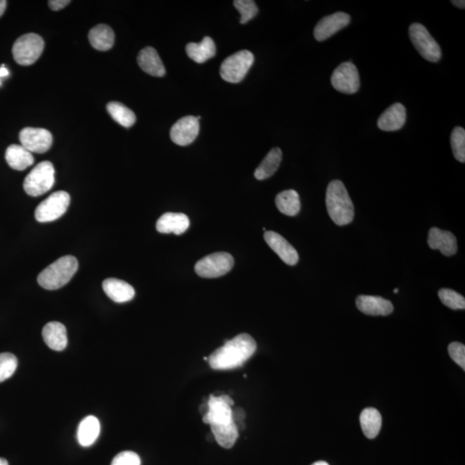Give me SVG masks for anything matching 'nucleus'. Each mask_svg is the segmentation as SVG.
<instances>
[{
  "instance_id": "nucleus-33",
  "label": "nucleus",
  "mask_w": 465,
  "mask_h": 465,
  "mask_svg": "<svg viewBox=\"0 0 465 465\" xmlns=\"http://www.w3.org/2000/svg\"><path fill=\"white\" fill-rule=\"evenodd\" d=\"M439 298L443 304L450 307V309L464 310L465 309V299L464 296L459 293L453 291L450 289H441L439 291Z\"/></svg>"
},
{
  "instance_id": "nucleus-36",
  "label": "nucleus",
  "mask_w": 465,
  "mask_h": 465,
  "mask_svg": "<svg viewBox=\"0 0 465 465\" xmlns=\"http://www.w3.org/2000/svg\"><path fill=\"white\" fill-rule=\"evenodd\" d=\"M448 352L454 362L465 370V346L462 343L453 342L448 346Z\"/></svg>"
},
{
  "instance_id": "nucleus-30",
  "label": "nucleus",
  "mask_w": 465,
  "mask_h": 465,
  "mask_svg": "<svg viewBox=\"0 0 465 465\" xmlns=\"http://www.w3.org/2000/svg\"><path fill=\"white\" fill-rule=\"evenodd\" d=\"M214 439L221 447L230 449L239 437V429L234 421L228 424L210 425Z\"/></svg>"
},
{
  "instance_id": "nucleus-34",
  "label": "nucleus",
  "mask_w": 465,
  "mask_h": 465,
  "mask_svg": "<svg viewBox=\"0 0 465 465\" xmlns=\"http://www.w3.org/2000/svg\"><path fill=\"white\" fill-rule=\"evenodd\" d=\"M17 367L15 355L10 353H0V382L12 377Z\"/></svg>"
},
{
  "instance_id": "nucleus-11",
  "label": "nucleus",
  "mask_w": 465,
  "mask_h": 465,
  "mask_svg": "<svg viewBox=\"0 0 465 465\" xmlns=\"http://www.w3.org/2000/svg\"><path fill=\"white\" fill-rule=\"evenodd\" d=\"M234 404V400L227 395L211 396L208 402V412L203 416V422L210 425L231 423L234 421L231 407Z\"/></svg>"
},
{
  "instance_id": "nucleus-6",
  "label": "nucleus",
  "mask_w": 465,
  "mask_h": 465,
  "mask_svg": "<svg viewBox=\"0 0 465 465\" xmlns=\"http://www.w3.org/2000/svg\"><path fill=\"white\" fill-rule=\"evenodd\" d=\"M253 62L255 56L248 50L236 52L221 63V76L230 83H239L245 78Z\"/></svg>"
},
{
  "instance_id": "nucleus-16",
  "label": "nucleus",
  "mask_w": 465,
  "mask_h": 465,
  "mask_svg": "<svg viewBox=\"0 0 465 465\" xmlns=\"http://www.w3.org/2000/svg\"><path fill=\"white\" fill-rule=\"evenodd\" d=\"M357 310L368 316H386L394 311V306L389 300L375 296H359L356 299Z\"/></svg>"
},
{
  "instance_id": "nucleus-31",
  "label": "nucleus",
  "mask_w": 465,
  "mask_h": 465,
  "mask_svg": "<svg viewBox=\"0 0 465 465\" xmlns=\"http://www.w3.org/2000/svg\"><path fill=\"white\" fill-rule=\"evenodd\" d=\"M107 110L117 123L125 128L133 126L137 121V117L130 109L118 102H110L107 105Z\"/></svg>"
},
{
  "instance_id": "nucleus-14",
  "label": "nucleus",
  "mask_w": 465,
  "mask_h": 465,
  "mask_svg": "<svg viewBox=\"0 0 465 465\" xmlns=\"http://www.w3.org/2000/svg\"><path fill=\"white\" fill-rule=\"evenodd\" d=\"M350 22V17L345 12H335L321 19L314 28V38L318 42H323L337 33Z\"/></svg>"
},
{
  "instance_id": "nucleus-28",
  "label": "nucleus",
  "mask_w": 465,
  "mask_h": 465,
  "mask_svg": "<svg viewBox=\"0 0 465 465\" xmlns=\"http://www.w3.org/2000/svg\"><path fill=\"white\" fill-rule=\"evenodd\" d=\"M282 153L280 149L274 148L264 157L262 162L257 167L255 177L257 180H264L276 173L282 162Z\"/></svg>"
},
{
  "instance_id": "nucleus-12",
  "label": "nucleus",
  "mask_w": 465,
  "mask_h": 465,
  "mask_svg": "<svg viewBox=\"0 0 465 465\" xmlns=\"http://www.w3.org/2000/svg\"><path fill=\"white\" fill-rule=\"evenodd\" d=\"M19 139L24 148L31 153H44L51 148L52 134L40 128H24L21 130Z\"/></svg>"
},
{
  "instance_id": "nucleus-26",
  "label": "nucleus",
  "mask_w": 465,
  "mask_h": 465,
  "mask_svg": "<svg viewBox=\"0 0 465 465\" xmlns=\"http://www.w3.org/2000/svg\"><path fill=\"white\" fill-rule=\"evenodd\" d=\"M99 421L95 416H89L82 420L78 425V441L82 446H91L99 438Z\"/></svg>"
},
{
  "instance_id": "nucleus-19",
  "label": "nucleus",
  "mask_w": 465,
  "mask_h": 465,
  "mask_svg": "<svg viewBox=\"0 0 465 465\" xmlns=\"http://www.w3.org/2000/svg\"><path fill=\"white\" fill-rule=\"evenodd\" d=\"M189 227V217L183 213H166L159 218L156 223L157 231L162 234H174L180 235L188 230Z\"/></svg>"
},
{
  "instance_id": "nucleus-42",
  "label": "nucleus",
  "mask_w": 465,
  "mask_h": 465,
  "mask_svg": "<svg viewBox=\"0 0 465 465\" xmlns=\"http://www.w3.org/2000/svg\"><path fill=\"white\" fill-rule=\"evenodd\" d=\"M0 465H9V464L7 462L6 459L0 457Z\"/></svg>"
},
{
  "instance_id": "nucleus-2",
  "label": "nucleus",
  "mask_w": 465,
  "mask_h": 465,
  "mask_svg": "<svg viewBox=\"0 0 465 465\" xmlns=\"http://www.w3.org/2000/svg\"><path fill=\"white\" fill-rule=\"evenodd\" d=\"M326 205L332 221L338 226L352 223L354 206L344 184L341 180L329 183L326 193Z\"/></svg>"
},
{
  "instance_id": "nucleus-43",
  "label": "nucleus",
  "mask_w": 465,
  "mask_h": 465,
  "mask_svg": "<svg viewBox=\"0 0 465 465\" xmlns=\"http://www.w3.org/2000/svg\"><path fill=\"white\" fill-rule=\"evenodd\" d=\"M312 465H329V464L327 462H324V461H318V462H316Z\"/></svg>"
},
{
  "instance_id": "nucleus-17",
  "label": "nucleus",
  "mask_w": 465,
  "mask_h": 465,
  "mask_svg": "<svg viewBox=\"0 0 465 465\" xmlns=\"http://www.w3.org/2000/svg\"><path fill=\"white\" fill-rule=\"evenodd\" d=\"M428 243L430 248L439 250L445 256H453L457 253V239L449 231L432 228L428 232Z\"/></svg>"
},
{
  "instance_id": "nucleus-15",
  "label": "nucleus",
  "mask_w": 465,
  "mask_h": 465,
  "mask_svg": "<svg viewBox=\"0 0 465 465\" xmlns=\"http://www.w3.org/2000/svg\"><path fill=\"white\" fill-rule=\"evenodd\" d=\"M264 238L268 246L285 264L289 266H296L298 264L299 260L298 252L282 235L276 232L266 231Z\"/></svg>"
},
{
  "instance_id": "nucleus-44",
  "label": "nucleus",
  "mask_w": 465,
  "mask_h": 465,
  "mask_svg": "<svg viewBox=\"0 0 465 465\" xmlns=\"http://www.w3.org/2000/svg\"><path fill=\"white\" fill-rule=\"evenodd\" d=\"M398 291H399V289H394V292H395V293H398Z\"/></svg>"
},
{
  "instance_id": "nucleus-8",
  "label": "nucleus",
  "mask_w": 465,
  "mask_h": 465,
  "mask_svg": "<svg viewBox=\"0 0 465 465\" xmlns=\"http://www.w3.org/2000/svg\"><path fill=\"white\" fill-rule=\"evenodd\" d=\"M234 264V257L230 253H214L200 260L196 264L195 271L199 277L216 278L230 273Z\"/></svg>"
},
{
  "instance_id": "nucleus-5",
  "label": "nucleus",
  "mask_w": 465,
  "mask_h": 465,
  "mask_svg": "<svg viewBox=\"0 0 465 465\" xmlns=\"http://www.w3.org/2000/svg\"><path fill=\"white\" fill-rule=\"evenodd\" d=\"M44 49V41L40 35L28 33L22 35L13 45L14 60L21 66H31L41 56Z\"/></svg>"
},
{
  "instance_id": "nucleus-3",
  "label": "nucleus",
  "mask_w": 465,
  "mask_h": 465,
  "mask_svg": "<svg viewBox=\"0 0 465 465\" xmlns=\"http://www.w3.org/2000/svg\"><path fill=\"white\" fill-rule=\"evenodd\" d=\"M78 267L76 257L71 255L60 257L39 274L38 284L49 291L62 288L73 278Z\"/></svg>"
},
{
  "instance_id": "nucleus-7",
  "label": "nucleus",
  "mask_w": 465,
  "mask_h": 465,
  "mask_svg": "<svg viewBox=\"0 0 465 465\" xmlns=\"http://www.w3.org/2000/svg\"><path fill=\"white\" fill-rule=\"evenodd\" d=\"M409 37L414 48L425 60L430 62H437L441 60L442 56L441 46L424 25L418 23L411 24Z\"/></svg>"
},
{
  "instance_id": "nucleus-1",
  "label": "nucleus",
  "mask_w": 465,
  "mask_h": 465,
  "mask_svg": "<svg viewBox=\"0 0 465 465\" xmlns=\"http://www.w3.org/2000/svg\"><path fill=\"white\" fill-rule=\"evenodd\" d=\"M256 349V342L251 335H239L211 354L210 366L214 370L235 369L248 360Z\"/></svg>"
},
{
  "instance_id": "nucleus-18",
  "label": "nucleus",
  "mask_w": 465,
  "mask_h": 465,
  "mask_svg": "<svg viewBox=\"0 0 465 465\" xmlns=\"http://www.w3.org/2000/svg\"><path fill=\"white\" fill-rule=\"evenodd\" d=\"M407 112L402 103H396L389 107L378 120V126L384 131L400 130L406 123Z\"/></svg>"
},
{
  "instance_id": "nucleus-10",
  "label": "nucleus",
  "mask_w": 465,
  "mask_h": 465,
  "mask_svg": "<svg viewBox=\"0 0 465 465\" xmlns=\"http://www.w3.org/2000/svg\"><path fill=\"white\" fill-rule=\"evenodd\" d=\"M331 83L336 91L354 94L360 87L359 71L353 63L343 62L332 73Z\"/></svg>"
},
{
  "instance_id": "nucleus-13",
  "label": "nucleus",
  "mask_w": 465,
  "mask_h": 465,
  "mask_svg": "<svg viewBox=\"0 0 465 465\" xmlns=\"http://www.w3.org/2000/svg\"><path fill=\"white\" fill-rule=\"evenodd\" d=\"M199 133V121L193 116L182 117L171 128L170 137L175 144L187 146L195 141Z\"/></svg>"
},
{
  "instance_id": "nucleus-38",
  "label": "nucleus",
  "mask_w": 465,
  "mask_h": 465,
  "mask_svg": "<svg viewBox=\"0 0 465 465\" xmlns=\"http://www.w3.org/2000/svg\"><path fill=\"white\" fill-rule=\"evenodd\" d=\"M70 3L69 0H50L49 5L53 10H60L65 8Z\"/></svg>"
},
{
  "instance_id": "nucleus-21",
  "label": "nucleus",
  "mask_w": 465,
  "mask_h": 465,
  "mask_svg": "<svg viewBox=\"0 0 465 465\" xmlns=\"http://www.w3.org/2000/svg\"><path fill=\"white\" fill-rule=\"evenodd\" d=\"M137 62L140 67L152 76L163 77L166 74L162 60L152 46H146L141 50L137 57Z\"/></svg>"
},
{
  "instance_id": "nucleus-27",
  "label": "nucleus",
  "mask_w": 465,
  "mask_h": 465,
  "mask_svg": "<svg viewBox=\"0 0 465 465\" xmlns=\"http://www.w3.org/2000/svg\"><path fill=\"white\" fill-rule=\"evenodd\" d=\"M275 203L278 210L286 216L295 217L301 210L300 196L295 189H286L279 193Z\"/></svg>"
},
{
  "instance_id": "nucleus-22",
  "label": "nucleus",
  "mask_w": 465,
  "mask_h": 465,
  "mask_svg": "<svg viewBox=\"0 0 465 465\" xmlns=\"http://www.w3.org/2000/svg\"><path fill=\"white\" fill-rule=\"evenodd\" d=\"M42 338L49 348L62 350L67 346V335L65 326L57 321H51L42 329Z\"/></svg>"
},
{
  "instance_id": "nucleus-20",
  "label": "nucleus",
  "mask_w": 465,
  "mask_h": 465,
  "mask_svg": "<svg viewBox=\"0 0 465 465\" xmlns=\"http://www.w3.org/2000/svg\"><path fill=\"white\" fill-rule=\"evenodd\" d=\"M103 289L112 301L118 303L130 301L135 295V289L130 284L117 278L105 279Z\"/></svg>"
},
{
  "instance_id": "nucleus-4",
  "label": "nucleus",
  "mask_w": 465,
  "mask_h": 465,
  "mask_svg": "<svg viewBox=\"0 0 465 465\" xmlns=\"http://www.w3.org/2000/svg\"><path fill=\"white\" fill-rule=\"evenodd\" d=\"M55 183V168L51 162H42L32 169L24 181V189L28 195L39 196L45 194Z\"/></svg>"
},
{
  "instance_id": "nucleus-40",
  "label": "nucleus",
  "mask_w": 465,
  "mask_h": 465,
  "mask_svg": "<svg viewBox=\"0 0 465 465\" xmlns=\"http://www.w3.org/2000/svg\"><path fill=\"white\" fill-rule=\"evenodd\" d=\"M453 5L456 7H459L460 9H464L465 1L464 0H455V1H452Z\"/></svg>"
},
{
  "instance_id": "nucleus-35",
  "label": "nucleus",
  "mask_w": 465,
  "mask_h": 465,
  "mask_svg": "<svg viewBox=\"0 0 465 465\" xmlns=\"http://www.w3.org/2000/svg\"><path fill=\"white\" fill-rule=\"evenodd\" d=\"M234 6L241 14L242 17L239 22L242 24L248 23L259 12V9H257L255 2L253 0H235Z\"/></svg>"
},
{
  "instance_id": "nucleus-25",
  "label": "nucleus",
  "mask_w": 465,
  "mask_h": 465,
  "mask_svg": "<svg viewBox=\"0 0 465 465\" xmlns=\"http://www.w3.org/2000/svg\"><path fill=\"white\" fill-rule=\"evenodd\" d=\"M186 53L196 63H203L216 56L217 49L212 38L205 37L199 44L191 42L186 45Z\"/></svg>"
},
{
  "instance_id": "nucleus-23",
  "label": "nucleus",
  "mask_w": 465,
  "mask_h": 465,
  "mask_svg": "<svg viewBox=\"0 0 465 465\" xmlns=\"http://www.w3.org/2000/svg\"><path fill=\"white\" fill-rule=\"evenodd\" d=\"M6 160L14 170L24 171L34 163L32 153L22 145H10L6 152Z\"/></svg>"
},
{
  "instance_id": "nucleus-39",
  "label": "nucleus",
  "mask_w": 465,
  "mask_h": 465,
  "mask_svg": "<svg viewBox=\"0 0 465 465\" xmlns=\"http://www.w3.org/2000/svg\"><path fill=\"white\" fill-rule=\"evenodd\" d=\"M9 70L6 69L5 66L0 67V87L2 85V78H5L9 76Z\"/></svg>"
},
{
  "instance_id": "nucleus-9",
  "label": "nucleus",
  "mask_w": 465,
  "mask_h": 465,
  "mask_svg": "<svg viewBox=\"0 0 465 465\" xmlns=\"http://www.w3.org/2000/svg\"><path fill=\"white\" fill-rule=\"evenodd\" d=\"M69 203V193L64 191L53 193L35 209V219L39 223H49V221L59 219L66 213Z\"/></svg>"
},
{
  "instance_id": "nucleus-32",
  "label": "nucleus",
  "mask_w": 465,
  "mask_h": 465,
  "mask_svg": "<svg viewBox=\"0 0 465 465\" xmlns=\"http://www.w3.org/2000/svg\"><path fill=\"white\" fill-rule=\"evenodd\" d=\"M450 145L454 157L459 162H465V130L462 127L453 128L450 135Z\"/></svg>"
},
{
  "instance_id": "nucleus-24",
  "label": "nucleus",
  "mask_w": 465,
  "mask_h": 465,
  "mask_svg": "<svg viewBox=\"0 0 465 465\" xmlns=\"http://www.w3.org/2000/svg\"><path fill=\"white\" fill-rule=\"evenodd\" d=\"M88 37L93 48L99 51H107L112 48L115 42V34L112 28L106 24H99L92 28Z\"/></svg>"
},
{
  "instance_id": "nucleus-29",
  "label": "nucleus",
  "mask_w": 465,
  "mask_h": 465,
  "mask_svg": "<svg viewBox=\"0 0 465 465\" xmlns=\"http://www.w3.org/2000/svg\"><path fill=\"white\" fill-rule=\"evenodd\" d=\"M360 424L364 436L370 439H375L381 430V414L374 407H368L360 414Z\"/></svg>"
},
{
  "instance_id": "nucleus-37",
  "label": "nucleus",
  "mask_w": 465,
  "mask_h": 465,
  "mask_svg": "<svg viewBox=\"0 0 465 465\" xmlns=\"http://www.w3.org/2000/svg\"><path fill=\"white\" fill-rule=\"evenodd\" d=\"M112 465H141V459L133 452H123L117 454L112 460Z\"/></svg>"
},
{
  "instance_id": "nucleus-41",
  "label": "nucleus",
  "mask_w": 465,
  "mask_h": 465,
  "mask_svg": "<svg viewBox=\"0 0 465 465\" xmlns=\"http://www.w3.org/2000/svg\"><path fill=\"white\" fill-rule=\"evenodd\" d=\"M7 2L5 0H0V17L5 12Z\"/></svg>"
}]
</instances>
